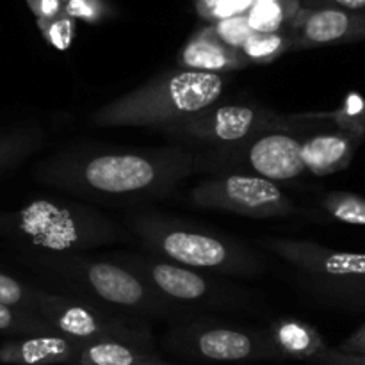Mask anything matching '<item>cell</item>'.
<instances>
[{"label":"cell","mask_w":365,"mask_h":365,"mask_svg":"<svg viewBox=\"0 0 365 365\" xmlns=\"http://www.w3.org/2000/svg\"><path fill=\"white\" fill-rule=\"evenodd\" d=\"M59 2H61V4H64V6H66V4L70 2V0H59Z\"/></svg>","instance_id":"d590c367"},{"label":"cell","mask_w":365,"mask_h":365,"mask_svg":"<svg viewBox=\"0 0 365 365\" xmlns=\"http://www.w3.org/2000/svg\"><path fill=\"white\" fill-rule=\"evenodd\" d=\"M314 6L321 7H334V9L342 11H351V13H362L365 11V0H312Z\"/></svg>","instance_id":"d6a6232c"},{"label":"cell","mask_w":365,"mask_h":365,"mask_svg":"<svg viewBox=\"0 0 365 365\" xmlns=\"http://www.w3.org/2000/svg\"><path fill=\"white\" fill-rule=\"evenodd\" d=\"M246 18L253 32L271 34V32H277L285 21V7L280 0L255 2L252 9L246 13Z\"/></svg>","instance_id":"484cf974"},{"label":"cell","mask_w":365,"mask_h":365,"mask_svg":"<svg viewBox=\"0 0 365 365\" xmlns=\"http://www.w3.org/2000/svg\"><path fill=\"white\" fill-rule=\"evenodd\" d=\"M2 227L11 237L48 253L82 252L127 237V232L96 210L50 198L25 203L4 216Z\"/></svg>","instance_id":"3957f363"},{"label":"cell","mask_w":365,"mask_h":365,"mask_svg":"<svg viewBox=\"0 0 365 365\" xmlns=\"http://www.w3.org/2000/svg\"><path fill=\"white\" fill-rule=\"evenodd\" d=\"M337 349L342 353H348V355L365 356V324H362L355 334L349 335L344 342H341Z\"/></svg>","instance_id":"1f68e13d"},{"label":"cell","mask_w":365,"mask_h":365,"mask_svg":"<svg viewBox=\"0 0 365 365\" xmlns=\"http://www.w3.org/2000/svg\"><path fill=\"white\" fill-rule=\"evenodd\" d=\"M314 365H365V356L348 355L339 349L327 348L319 356L312 360Z\"/></svg>","instance_id":"f546056e"},{"label":"cell","mask_w":365,"mask_h":365,"mask_svg":"<svg viewBox=\"0 0 365 365\" xmlns=\"http://www.w3.org/2000/svg\"><path fill=\"white\" fill-rule=\"evenodd\" d=\"M189 198L202 209L248 217L291 216L298 210L294 202L274 182L245 173L202 182L192 189Z\"/></svg>","instance_id":"8992f818"},{"label":"cell","mask_w":365,"mask_h":365,"mask_svg":"<svg viewBox=\"0 0 365 365\" xmlns=\"http://www.w3.org/2000/svg\"><path fill=\"white\" fill-rule=\"evenodd\" d=\"M223 75L177 70L93 110L96 127H170L210 109L223 95Z\"/></svg>","instance_id":"7a4b0ae2"},{"label":"cell","mask_w":365,"mask_h":365,"mask_svg":"<svg viewBox=\"0 0 365 365\" xmlns=\"http://www.w3.org/2000/svg\"><path fill=\"white\" fill-rule=\"evenodd\" d=\"M262 246L296 269L319 278H351L365 274V253L337 252L312 241L266 239Z\"/></svg>","instance_id":"30bf717a"},{"label":"cell","mask_w":365,"mask_h":365,"mask_svg":"<svg viewBox=\"0 0 365 365\" xmlns=\"http://www.w3.org/2000/svg\"><path fill=\"white\" fill-rule=\"evenodd\" d=\"M177 346L189 355L210 362H250L280 356L269 335L227 327L191 328L180 335Z\"/></svg>","instance_id":"9c48e42d"},{"label":"cell","mask_w":365,"mask_h":365,"mask_svg":"<svg viewBox=\"0 0 365 365\" xmlns=\"http://www.w3.org/2000/svg\"><path fill=\"white\" fill-rule=\"evenodd\" d=\"M29 7L38 18V25L46 24V21L53 20L59 14H63V4L59 0H27Z\"/></svg>","instance_id":"4dcf8cb0"},{"label":"cell","mask_w":365,"mask_h":365,"mask_svg":"<svg viewBox=\"0 0 365 365\" xmlns=\"http://www.w3.org/2000/svg\"><path fill=\"white\" fill-rule=\"evenodd\" d=\"M134 228L146 245L178 266L230 274H252L259 269L252 253L207 232L191 230L152 216L135 220Z\"/></svg>","instance_id":"277c9868"},{"label":"cell","mask_w":365,"mask_h":365,"mask_svg":"<svg viewBox=\"0 0 365 365\" xmlns=\"http://www.w3.org/2000/svg\"><path fill=\"white\" fill-rule=\"evenodd\" d=\"M45 266L64 274L102 302L123 309H146L159 305L157 296L132 271L103 260H84L77 255L45 260Z\"/></svg>","instance_id":"52a82bcc"},{"label":"cell","mask_w":365,"mask_h":365,"mask_svg":"<svg viewBox=\"0 0 365 365\" xmlns=\"http://www.w3.org/2000/svg\"><path fill=\"white\" fill-rule=\"evenodd\" d=\"M296 41L302 46L365 41V13H351L334 7L310 11L299 25Z\"/></svg>","instance_id":"7c38bea8"},{"label":"cell","mask_w":365,"mask_h":365,"mask_svg":"<svg viewBox=\"0 0 365 365\" xmlns=\"http://www.w3.org/2000/svg\"><path fill=\"white\" fill-rule=\"evenodd\" d=\"M271 342L280 356L296 360H310L328 348L319 331L298 319H280L271 327Z\"/></svg>","instance_id":"e0dca14e"},{"label":"cell","mask_w":365,"mask_h":365,"mask_svg":"<svg viewBox=\"0 0 365 365\" xmlns=\"http://www.w3.org/2000/svg\"><path fill=\"white\" fill-rule=\"evenodd\" d=\"M39 29H41L43 36L50 41V45H53L59 50H66L70 46L71 39H73L75 21L73 18L68 16L63 11V14L46 21V24L39 25Z\"/></svg>","instance_id":"83f0119b"},{"label":"cell","mask_w":365,"mask_h":365,"mask_svg":"<svg viewBox=\"0 0 365 365\" xmlns=\"http://www.w3.org/2000/svg\"><path fill=\"white\" fill-rule=\"evenodd\" d=\"M36 296H38V289L29 287L9 274L0 273V305L34 314Z\"/></svg>","instance_id":"d4e9b609"},{"label":"cell","mask_w":365,"mask_h":365,"mask_svg":"<svg viewBox=\"0 0 365 365\" xmlns=\"http://www.w3.org/2000/svg\"><path fill=\"white\" fill-rule=\"evenodd\" d=\"M195 166L182 148L59 155L43 163L36 177L52 187L100 198H155L171 191Z\"/></svg>","instance_id":"6da1fadb"},{"label":"cell","mask_w":365,"mask_h":365,"mask_svg":"<svg viewBox=\"0 0 365 365\" xmlns=\"http://www.w3.org/2000/svg\"><path fill=\"white\" fill-rule=\"evenodd\" d=\"M178 61L184 70L207 71V73L217 75H221V71L241 70L248 64L246 57L239 50L230 48L217 38L214 29H205V31L198 32L184 46Z\"/></svg>","instance_id":"9a60e30c"},{"label":"cell","mask_w":365,"mask_h":365,"mask_svg":"<svg viewBox=\"0 0 365 365\" xmlns=\"http://www.w3.org/2000/svg\"><path fill=\"white\" fill-rule=\"evenodd\" d=\"M242 157L253 175L267 178L274 184L294 180L305 173L302 139L287 132H262L248 143Z\"/></svg>","instance_id":"8fae6325"},{"label":"cell","mask_w":365,"mask_h":365,"mask_svg":"<svg viewBox=\"0 0 365 365\" xmlns=\"http://www.w3.org/2000/svg\"><path fill=\"white\" fill-rule=\"evenodd\" d=\"M84 346L63 335H31L0 346V365H70Z\"/></svg>","instance_id":"4fadbf2b"},{"label":"cell","mask_w":365,"mask_h":365,"mask_svg":"<svg viewBox=\"0 0 365 365\" xmlns=\"http://www.w3.org/2000/svg\"><path fill=\"white\" fill-rule=\"evenodd\" d=\"M364 139L342 130L321 132L302 141V157L305 171L317 177L346 170Z\"/></svg>","instance_id":"5bb4252c"},{"label":"cell","mask_w":365,"mask_h":365,"mask_svg":"<svg viewBox=\"0 0 365 365\" xmlns=\"http://www.w3.org/2000/svg\"><path fill=\"white\" fill-rule=\"evenodd\" d=\"M321 205L324 212L339 223L365 227V196L346 191H331L323 196Z\"/></svg>","instance_id":"44dd1931"},{"label":"cell","mask_w":365,"mask_h":365,"mask_svg":"<svg viewBox=\"0 0 365 365\" xmlns=\"http://www.w3.org/2000/svg\"><path fill=\"white\" fill-rule=\"evenodd\" d=\"M160 360L148 346L121 341H102L86 344L70 365H138Z\"/></svg>","instance_id":"ac0fdd59"},{"label":"cell","mask_w":365,"mask_h":365,"mask_svg":"<svg viewBox=\"0 0 365 365\" xmlns=\"http://www.w3.org/2000/svg\"><path fill=\"white\" fill-rule=\"evenodd\" d=\"M273 114L245 103H227L210 107L198 116L187 118L166 127L171 134L184 135L202 143L212 145H239L248 139L267 132Z\"/></svg>","instance_id":"ba28073f"},{"label":"cell","mask_w":365,"mask_h":365,"mask_svg":"<svg viewBox=\"0 0 365 365\" xmlns=\"http://www.w3.org/2000/svg\"><path fill=\"white\" fill-rule=\"evenodd\" d=\"M138 365H170V364H164L163 360H157V362H146V364H138Z\"/></svg>","instance_id":"e575fe53"},{"label":"cell","mask_w":365,"mask_h":365,"mask_svg":"<svg viewBox=\"0 0 365 365\" xmlns=\"http://www.w3.org/2000/svg\"><path fill=\"white\" fill-rule=\"evenodd\" d=\"M319 284L321 291L330 298L365 310V274L351 278H323Z\"/></svg>","instance_id":"cb8c5ba5"},{"label":"cell","mask_w":365,"mask_h":365,"mask_svg":"<svg viewBox=\"0 0 365 365\" xmlns=\"http://www.w3.org/2000/svg\"><path fill=\"white\" fill-rule=\"evenodd\" d=\"M309 118H319V120H330L337 127V130L348 132L365 141V96L360 93H349L342 100L341 107L331 113L310 114Z\"/></svg>","instance_id":"ffe728a7"},{"label":"cell","mask_w":365,"mask_h":365,"mask_svg":"<svg viewBox=\"0 0 365 365\" xmlns=\"http://www.w3.org/2000/svg\"><path fill=\"white\" fill-rule=\"evenodd\" d=\"M291 43L287 38H284L278 32H271V34H262V32H253L245 45L241 46L239 52L246 57V61H257V63H267V61L274 59V57L282 56L287 50Z\"/></svg>","instance_id":"603a6c76"},{"label":"cell","mask_w":365,"mask_h":365,"mask_svg":"<svg viewBox=\"0 0 365 365\" xmlns=\"http://www.w3.org/2000/svg\"><path fill=\"white\" fill-rule=\"evenodd\" d=\"M39 145H41V134L36 128H14L0 134V175L16 166Z\"/></svg>","instance_id":"d6986e66"},{"label":"cell","mask_w":365,"mask_h":365,"mask_svg":"<svg viewBox=\"0 0 365 365\" xmlns=\"http://www.w3.org/2000/svg\"><path fill=\"white\" fill-rule=\"evenodd\" d=\"M0 334L21 335V337H31V335H57L53 328L41 317L34 314L24 312V310L11 309V307L0 305Z\"/></svg>","instance_id":"7402d4cb"},{"label":"cell","mask_w":365,"mask_h":365,"mask_svg":"<svg viewBox=\"0 0 365 365\" xmlns=\"http://www.w3.org/2000/svg\"><path fill=\"white\" fill-rule=\"evenodd\" d=\"M255 2H271V0H255Z\"/></svg>","instance_id":"8d00e7d4"},{"label":"cell","mask_w":365,"mask_h":365,"mask_svg":"<svg viewBox=\"0 0 365 365\" xmlns=\"http://www.w3.org/2000/svg\"><path fill=\"white\" fill-rule=\"evenodd\" d=\"M34 314L53 328L57 335L73 339L82 344L102 341H121L152 348L148 328L127 317L110 316L91 305L75 302L66 296L38 289Z\"/></svg>","instance_id":"5b68a950"},{"label":"cell","mask_w":365,"mask_h":365,"mask_svg":"<svg viewBox=\"0 0 365 365\" xmlns=\"http://www.w3.org/2000/svg\"><path fill=\"white\" fill-rule=\"evenodd\" d=\"M64 13L71 18H82L86 21H96L102 16V4L98 0H70Z\"/></svg>","instance_id":"f1b7e54d"},{"label":"cell","mask_w":365,"mask_h":365,"mask_svg":"<svg viewBox=\"0 0 365 365\" xmlns=\"http://www.w3.org/2000/svg\"><path fill=\"white\" fill-rule=\"evenodd\" d=\"M159 294L178 302H202L210 292L207 278L189 267L171 262L138 264Z\"/></svg>","instance_id":"2e32d148"},{"label":"cell","mask_w":365,"mask_h":365,"mask_svg":"<svg viewBox=\"0 0 365 365\" xmlns=\"http://www.w3.org/2000/svg\"><path fill=\"white\" fill-rule=\"evenodd\" d=\"M212 29L214 32H216L217 38H220L225 45H228L230 48L235 50H241V46L245 45L246 39L253 34L246 14H239V16L220 20L216 24V27Z\"/></svg>","instance_id":"4316f807"},{"label":"cell","mask_w":365,"mask_h":365,"mask_svg":"<svg viewBox=\"0 0 365 365\" xmlns=\"http://www.w3.org/2000/svg\"><path fill=\"white\" fill-rule=\"evenodd\" d=\"M223 2L225 0H196V9H198V13L202 14V16L210 18L212 16L214 9Z\"/></svg>","instance_id":"836d02e7"}]
</instances>
